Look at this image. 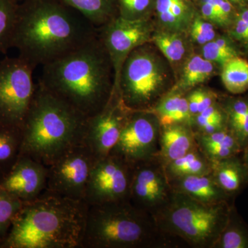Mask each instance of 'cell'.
Returning <instances> with one entry per match:
<instances>
[{
	"label": "cell",
	"mask_w": 248,
	"mask_h": 248,
	"mask_svg": "<svg viewBox=\"0 0 248 248\" xmlns=\"http://www.w3.org/2000/svg\"><path fill=\"white\" fill-rule=\"evenodd\" d=\"M199 113L215 104V96L213 93L198 90Z\"/></svg>",
	"instance_id": "obj_38"
},
{
	"label": "cell",
	"mask_w": 248,
	"mask_h": 248,
	"mask_svg": "<svg viewBox=\"0 0 248 248\" xmlns=\"http://www.w3.org/2000/svg\"><path fill=\"white\" fill-rule=\"evenodd\" d=\"M82 15L94 27H102L118 17L117 0H58Z\"/></svg>",
	"instance_id": "obj_17"
},
{
	"label": "cell",
	"mask_w": 248,
	"mask_h": 248,
	"mask_svg": "<svg viewBox=\"0 0 248 248\" xmlns=\"http://www.w3.org/2000/svg\"><path fill=\"white\" fill-rule=\"evenodd\" d=\"M161 125L150 110H130L110 154L135 167L157 156Z\"/></svg>",
	"instance_id": "obj_9"
},
{
	"label": "cell",
	"mask_w": 248,
	"mask_h": 248,
	"mask_svg": "<svg viewBox=\"0 0 248 248\" xmlns=\"http://www.w3.org/2000/svg\"><path fill=\"white\" fill-rule=\"evenodd\" d=\"M152 0H117L119 16L136 20L147 19Z\"/></svg>",
	"instance_id": "obj_31"
},
{
	"label": "cell",
	"mask_w": 248,
	"mask_h": 248,
	"mask_svg": "<svg viewBox=\"0 0 248 248\" xmlns=\"http://www.w3.org/2000/svg\"><path fill=\"white\" fill-rule=\"evenodd\" d=\"M113 67L99 37L42 66L38 83L91 117L105 107L114 88ZM115 77V76H114Z\"/></svg>",
	"instance_id": "obj_2"
},
{
	"label": "cell",
	"mask_w": 248,
	"mask_h": 248,
	"mask_svg": "<svg viewBox=\"0 0 248 248\" xmlns=\"http://www.w3.org/2000/svg\"><path fill=\"white\" fill-rule=\"evenodd\" d=\"M196 143L198 146L202 145H221L229 147L233 149L241 151L239 142L230 130L226 128L218 130L211 134L195 133Z\"/></svg>",
	"instance_id": "obj_30"
},
{
	"label": "cell",
	"mask_w": 248,
	"mask_h": 248,
	"mask_svg": "<svg viewBox=\"0 0 248 248\" xmlns=\"http://www.w3.org/2000/svg\"><path fill=\"white\" fill-rule=\"evenodd\" d=\"M48 171V166L19 155L9 172L0 176V189L23 203L32 202L46 189Z\"/></svg>",
	"instance_id": "obj_14"
},
{
	"label": "cell",
	"mask_w": 248,
	"mask_h": 248,
	"mask_svg": "<svg viewBox=\"0 0 248 248\" xmlns=\"http://www.w3.org/2000/svg\"><path fill=\"white\" fill-rule=\"evenodd\" d=\"M22 205L21 201L0 189V241L9 232Z\"/></svg>",
	"instance_id": "obj_28"
},
{
	"label": "cell",
	"mask_w": 248,
	"mask_h": 248,
	"mask_svg": "<svg viewBox=\"0 0 248 248\" xmlns=\"http://www.w3.org/2000/svg\"><path fill=\"white\" fill-rule=\"evenodd\" d=\"M170 238L153 215L122 201L89 205L81 248L159 247L169 246Z\"/></svg>",
	"instance_id": "obj_5"
},
{
	"label": "cell",
	"mask_w": 248,
	"mask_h": 248,
	"mask_svg": "<svg viewBox=\"0 0 248 248\" xmlns=\"http://www.w3.org/2000/svg\"><path fill=\"white\" fill-rule=\"evenodd\" d=\"M98 37L112 62L115 87L125 59L135 48L149 43L153 37V27L148 19L131 20L118 16L98 28Z\"/></svg>",
	"instance_id": "obj_12"
},
{
	"label": "cell",
	"mask_w": 248,
	"mask_h": 248,
	"mask_svg": "<svg viewBox=\"0 0 248 248\" xmlns=\"http://www.w3.org/2000/svg\"><path fill=\"white\" fill-rule=\"evenodd\" d=\"M169 182L173 192L188 196L201 203L210 205L225 203L228 195L215 182L211 173L186 176Z\"/></svg>",
	"instance_id": "obj_16"
},
{
	"label": "cell",
	"mask_w": 248,
	"mask_h": 248,
	"mask_svg": "<svg viewBox=\"0 0 248 248\" xmlns=\"http://www.w3.org/2000/svg\"><path fill=\"white\" fill-rule=\"evenodd\" d=\"M16 1H17L18 3H20L23 0H16Z\"/></svg>",
	"instance_id": "obj_43"
},
{
	"label": "cell",
	"mask_w": 248,
	"mask_h": 248,
	"mask_svg": "<svg viewBox=\"0 0 248 248\" xmlns=\"http://www.w3.org/2000/svg\"><path fill=\"white\" fill-rule=\"evenodd\" d=\"M202 55L205 60L213 63L215 62L219 63L222 66L232 58L237 56V54L227 51L221 48L214 40L203 45L202 48Z\"/></svg>",
	"instance_id": "obj_32"
},
{
	"label": "cell",
	"mask_w": 248,
	"mask_h": 248,
	"mask_svg": "<svg viewBox=\"0 0 248 248\" xmlns=\"http://www.w3.org/2000/svg\"><path fill=\"white\" fill-rule=\"evenodd\" d=\"M152 40L170 62L177 63L185 55V44L179 32L162 31L153 35Z\"/></svg>",
	"instance_id": "obj_26"
},
{
	"label": "cell",
	"mask_w": 248,
	"mask_h": 248,
	"mask_svg": "<svg viewBox=\"0 0 248 248\" xmlns=\"http://www.w3.org/2000/svg\"><path fill=\"white\" fill-rule=\"evenodd\" d=\"M233 4H239L241 6H245L248 4V0H229Z\"/></svg>",
	"instance_id": "obj_42"
},
{
	"label": "cell",
	"mask_w": 248,
	"mask_h": 248,
	"mask_svg": "<svg viewBox=\"0 0 248 248\" xmlns=\"http://www.w3.org/2000/svg\"><path fill=\"white\" fill-rule=\"evenodd\" d=\"M169 71L148 43L133 50L125 59L117 86L126 107L133 110H151L166 92Z\"/></svg>",
	"instance_id": "obj_7"
},
{
	"label": "cell",
	"mask_w": 248,
	"mask_h": 248,
	"mask_svg": "<svg viewBox=\"0 0 248 248\" xmlns=\"http://www.w3.org/2000/svg\"><path fill=\"white\" fill-rule=\"evenodd\" d=\"M183 97L182 94L177 91L169 93L161 99L155 108L150 110L157 117L161 126L171 125V121L180 107Z\"/></svg>",
	"instance_id": "obj_29"
},
{
	"label": "cell",
	"mask_w": 248,
	"mask_h": 248,
	"mask_svg": "<svg viewBox=\"0 0 248 248\" xmlns=\"http://www.w3.org/2000/svg\"><path fill=\"white\" fill-rule=\"evenodd\" d=\"M222 82L233 94H240L248 89V62L236 56L223 65Z\"/></svg>",
	"instance_id": "obj_22"
},
{
	"label": "cell",
	"mask_w": 248,
	"mask_h": 248,
	"mask_svg": "<svg viewBox=\"0 0 248 248\" xmlns=\"http://www.w3.org/2000/svg\"><path fill=\"white\" fill-rule=\"evenodd\" d=\"M190 29L203 35L208 42H212L216 37L213 24L208 21H204L202 18L196 17L192 21Z\"/></svg>",
	"instance_id": "obj_35"
},
{
	"label": "cell",
	"mask_w": 248,
	"mask_h": 248,
	"mask_svg": "<svg viewBox=\"0 0 248 248\" xmlns=\"http://www.w3.org/2000/svg\"><path fill=\"white\" fill-rule=\"evenodd\" d=\"M169 181L191 175H202L212 172L211 162L197 146L188 153L164 166Z\"/></svg>",
	"instance_id": "obj_19"
},
{
	"label": "cell",
	"mask_w": 248,
	"mask_h": 248,
	"mask_svg": "<svg viewBox=\"0 0 248 248\" xmlns=\"http://www.w3.org/2000/svg\"><path fill=\"white\" fill-rule=\"evenodd\" d=\"M18 7L16 0H0V53H6L11 48Z\"/></svg>",
	"instance_id": "obj_24"
},
{
	"label": "cell",
	"mask_w": 248,
	"mask_h": 248,
	"mask_svg": "<svg viewBox=\"0 0 248 248\" xmlns=\"http://www.w3.org/2000/svg\"><path fill=\"white\" fill-rule=\"evenodd\" d=\"M88 118L37 83L22 127L20 155L50 166L84 143Z\"/></svg>",
	"instance_id": "obj_4"
},
{
	"label": "cell",
	"mask_w": 248,
	"mask_h": 248,
	"mask_svg": "<svg viewBox=\"0 0 248 248\" xmlns=\"http://www.w3.org/2000/svg\"><path fill=\"white\" fill-rule=\"evenodd\" d=\"M22 128L0 124V176L9 172L20 155Z\"/></svg>",
	"instance_id": "obj_21"
},
{
	"label": "cell",
	"mask_w": 248,
	"mask_h": 248,
	"mask_svg": "<svg viewBox=\"0 0 248 248\" xmlns=\"http://www.w3.org/2000/svg\"><path fill=\"white\" fill-rule=\"evenodd\" d=\"M88 208L45 190L23 203L0 248H81Z\"/></svg>",
	"instance_id": "obj_3"
},
{
	"label": "cell",
	"mask_w": 248,
	"mask_h": 248,
	"mask_svg": "<svg viewBox=\"0 0 248 248\" xmlns=\"http://www.w3.org/2000/svg\"><path fill=\"white\" fill-rule=\"evenodd\" d=\"M188 102L189 110L192 119L199 114L198 90L193 91L187 97Z\"/></svg>",
	"instance_id": "obj_39"
},
{
	"label": "cell",
	"mask_w": 248,
	"mask_h": 248,
	"mask_svg": "<svg viewBox=\"0 0 248 248\" xmlns=\"http://www.w3.org/2000/svg\"><path fill=\"white\" fill-rule=\"evenodd\" d=\"M130 110L124 104L120 92L113 89L105 107L88 118L84 144L96 159L110 154L118 141Z\"/></svg>",
	"instance_id": "obj_13"
},
{
	"label": "cell",
	"mask_w": 248,
	"mask_h": 248,
	"mask_svg": "<svg viewBox=\"0 0 248 248\" xmlns=\"http://www.w3.org/2000/svg\"><path fill=\"white\" fill-rule=\"evenodd\" d=\"M98 29L58 0L19 3L11 48L35 68L45 66L94 40Z\"/></svg>",
	"instance_id": "obj_1"
},
{
	"label": "cell",
	"mask_w": 248,
	"mask_h": 248,
	"mask_svg": "<svg viewBox=\"0 0 248 248\" xmlns=\"http://www.w3.org/2000/svg\"><path fill=\"white\" fill-rule=\"evenodd\" d=\"M244 164L248 174V144L244 148Z\"/></svg>",
	"instance_id": "obj_41"
},
{
	"label": "cell",
	"mask_w": 248,
	"mask_h": 248,
	"mask_svg": "<svg viewBox=\"0 0 248 248\" xmlns=\"http://www.w3.org/2000/svg\"><path fill=\"white\" fill-rule=\"evenodd\" d=\"M198 146L211 163L232 157L239 152L221 145H202Z\"/></svg>",
	"instance_id": "obj_33"
},
{
	"label": "cell",
	"mask_w": 248,
	"mask_h": 248,
	"mask_svg": "<svg viewBox=\"0 0 248 248\" xmlns=\"http://www.w3.org/2000/svg\"><path fill=\"white\" fill-rule=\"evenodd\" d=\"M156 8L160 22L172 32H183L193 21L185 0H156Z\"/></svg>",
	"instance_id": "obj_20"
},
{
	"label": "cell",
	"mask_w": 248,
	"mask_h": 248,
	"mask_svg": "<svg viewBox=\"0 0 248 248\" xmlns=\"http://www.w3.org/2000/svg\"><path fill=\"white\" fill-rule=\"evenodd\" d=\"M34 69L19 56L0 61V124L22 128L37 86Z\"/></svg>",
	"instance_id": "obj_8"
},
{
	"label": "cell",
	"mask_w": 248,
	"mask_h": 248,
	"mask_svg": "<svg viewBox=\"0 0 248 248\" xmlns=\"http://www.w3.org/2000/svg\"><path fill=\"white\" fill-rule=\"evenodd\" d=\"M213 71V62L200 55H194L184 66L179 88L186 90L202 84L211 77Z\"/></svg>",
	"instance_id": "obj_23"
},
{
	"label": "cell",
	"mask_w": 248,
	"mask_h": 248,
	"mask_svg": "<svg viewBox=\"0 0 248 248\" xmlns=\"http://www.w3.org/2000/svg\"><path fill=\"white\" fill-rule=\"evenodd\" d=\"M133 170L114 155L96 160L86 187L85 203L89 206L130 200Z\"/></svg>",
	"instance_id": "obj_10"
},
{
	"label": "cell",
	"mask_w": 248,
	"mask_h": 248,
	"mask_svg": "<svg viewBox=\"0 0 248 248\" xmlns=\"http://www.w3.org/2000/svg\"><path fill=\"white\" fill-rule=\"evenodd\" d=\"M226 202L205 204L173 192L154 215L160 231L193 248H213L229 218Z\"/></svg>",
	"instance_id": "obj_6"
},
{
	"label": "cell",
	"mask_w": 248,
	"mask_h": 248,
	"mask_svg": "<svg viewBox=\"0 0 248 248\" xmlns=\"http://www.w3.org/2000/svg\"><path fill=\"white\" fill-rule=\"evenodd\" d=\"M213 1L218 7L223 24L226 25L228 22H230L234 15V8L232 3L229 0H213Z\"/></svg>",
	"instance_id": "obj_37"
},
{
	"label": "cell",
	"mask_w": 248,
	"mask_h": 248,
	"mask_svg": "<svg viewBox=\"0 0 248 248\" xmlns=\"http://www.w3.org/2000/svg\"><path fill=\"white\" fill-rule=\"evenodd\" d=\"M232 35L236 40L248 45V22L237 15L235 16Z\"/></svg>",
	"instance_id": "obj_36"
},
{
	"label": "cell",
	"mask_w": 248,
	"mask_h": 248,
	"mask_svg": "<svg viewBox=\"0 0 248 248\" xmlns=\"http://www.w3.org/2000/svg\"><path fill=\"white\" fill-rule=\"evenodd\" d=\"M202 14L203 19L208 22L224 26L218 7L213 0H202Z\"/></svg>",
	"instance_id": "obj_34"
},
{
	"label": "cell",
	"mask_w": 248,
	"mask_h": 248,
	"mask_svg": "<svg viewBox=\"0 0 248 248\" xmlns=\"http://www.w3.org/2000/svg\"><path fill=\"white\" fill-rule=\"evenodd\" d=\"M197 146L190 125L174 124L161 126L157 156L166 166L182 157Z\"/></svg>",
	"instance_id": "obj_15"
},
{
	"label": "cell",
	"mask_w": 248,
	"mask_h": 248,
	"mask_svg": "<svg viewBox=\"0 0 248 248\" xmlns=\"http://www.w3.org/2000/svg\"><path fill=\"white\" fill-rule=\"evenodd\" d=\"M211 164V174L215 182L228 195L238 192L248 178L244 163L235 156Z\"/></svg>",
	"instance_id": "obj_18"
},
{
	"label": "cell",
	"mask_w": 248,
	"mask_h": 248,
	"mask_svg": "<svg viewBox=\"0 0 248 248\" xmlns=\"http://www.w3.org/2000/svg\"><path fill=\"white\" fill-rule=\"evenodd\" d=\"M213 248H248V234L242 226L232 221L230 215L226 226Z\"/></svg>",
	"instance_id": "obj_27"
},
{
	"label": "cell",
	"mask_w": 248,
	"mask_h": 248,
	"mask_svg": "<svg viewBox=\"0 0 248 248\" xmlns=\"http://www.w3.org/2000/svg\"><path fill=\"white\" fill-rule=\"evenodd\" d=\"M215 42L221 48L224 49V50H227V51L231 52V53L236 54V50H234V48H233L232 46L231 42L227 40L226 38H223V37H219V38H217L216 40H214Z\"/></svg>",
	"instance_id": "obj_40"
},
{
	"label": "cell",
	"mask_w": 248,
	"mask_h": 248,
	"mask_svg": "<svg viewBox=\"0 0 248 248\" xmlns=\"http://www.w3.org/2000/svg\"><path fill=\"white\" fill-rule=\"evenodd\" d=\"M96 160L84 143L74 147L48 166L46 190L71 200L84 201Z\"/></svg>",
	"instance_id": "obj_11"
},
{
	"label": "cell",
	"mask_w": 248,
	"mask_h": 248,
	"mask_svg": "<svg viewBox=\"0 0 248 248\" xmlns=\"http://www.w3.org/2000/svg\"><path fill=\"white\" fill-rule=\"evenodd\" d=\"M228 119L232 133L241 148L248 144V102L236 100L228 108Z\"/></svg>",
	"instance_id": "obj_25"
}]
</instances>
